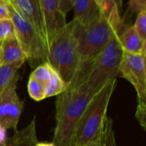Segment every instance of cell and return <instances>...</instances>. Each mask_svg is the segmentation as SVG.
Returning a JSON list of instances; mask_svg holds the SVG:
<instances>
[{
	"label": "cell",
	"mask_w": 146,
	"mask_h": 146,
	"mask_svg": "<svg viewBox=\"0 0 146 146\" xmlns=\"http://www.w3.org/2000/svg\"><path fill=\"white\" fill-rule=\"evenodd\" d=\"M135 30L142 40L146 39V8L137 15L135 23L133 24Z\"/></svg>",
	"instance_id": "cell-24"
},
{
	"label": "cell",
	"mask_w": 146,
	"mask_h": 146,
	"mask_svg": "<svg viewBox=\"0 0 146 146\" xmlns=\"http://www.w3.org/2000/svg\"><path fill=\"white\" fill-rule=\"evenodd\" d=\"M22 111H23V102L19 99L18 96L17 95L13 99V102L11 105V108L9 109L6 117V121L5 125V128L6 130L7 129L17 130Z\"/></svg>",
	"instance_id": "cell-17"
},
{
	"label": "cell",
	"mask_w": 146,
	"mask_h": 146,
	"mask_svg": "<svg viewBox=\"0 0 146 146\" xmlns=\"http://www.w3.org/2000/svg\"><path fill=\"white\" fill-rule=\"evenodd\" d=\"M16 36L15 26L11 17L0 20V42Z\"/></svg>",
	"instance_id": "cell-23"
},
{
	"label": "cell",
	"mask_w": 146,
	"mask_h": 146,
	"mask_svg": "<svg viewBox=\"0 0 146 146\" xmlns=\"http://www.w3.org/2000/svg\"><path fill=\"white\" fill-rule=\"evenodd\" d=\"M94 96L85 81L77 85H68L63 93L57 96L53 143L72 146L79 121Z\"/></svg>",
	"instance_id": "cell-1"
},
{
	"label": "cell",
	"mask_w": 146,
	"mask_h": 146,
	"mask_svg": "<svg viewBox=\"0 0 146 146\" xmlns=\"http://www.w3.org/2000/svg\"><path fill=\"white\" fill-rule=\"evenodd\" d=\"M119 40L124 52L142 54L143 40L140 39L133 25L122 23L118 32Z\"/></svg>",
	"instance_id": "cell-12"
},
{
	"label": "cell",
	"mask_w": 146,
	"mask_h": 146,
	"mask_svg": "<svg viewBox=\"0 0 146 146\" xmlns=\"http://www.w3.org/2000/svg\"><path fill=\"white\" fill-rule=\"evenodd\" d=\"M71 5L74 11L73 21L79 24H87L100 16L95 0H71Z\"/></svg>",
	"instance_id": "cell-11"
},
{
	"label": "cell",
	"mask_w": 146,
	"mask_h": 146,
	"mask_svg": "<svg viewBox=\"0 0 146 146\" xmlns=\"http://www.w3.org/2000/svg\"><path fill=\"white\" fill-rule=\"evenodd\" d=\"M116 86V79L108 83L89 102L75 132L72 146H81L96 139L108 119V108Z\"/></svg>",
	"instance_id": "cell-3"
},
{
	"label": "cell",
	"mask_w": 146,
	"mask_h": 146,
	"mask_svg": "<svg viewBox=\"0 0 146 146\" xmlns=\"http://www.w3.org/2000/svg\"><path fill=\"white\" fill-rule=\"evenodd\" d=\"M142 54L144 56L146 55V39L143 40V46H142Z\"/></svg>",
	"instance_id": "cell-31"
},
{
	"label": "cell",
	"mask_w": 146,
	"mask_h": 146,
	"mask_svg": "<svg viewBox=\"0 0 146 146\" xmlns=\"http://www.w3.org/2000/svg\"><path fill=\"white\" fill-rule=\"evenodd\" d=\"M81 146H117L114 139L112 120L108 118L101 135L95 140L84 143Z\"/></svg>",
	"instance_id": "cell-16"
},
{
	"label": "cell",
	"mask_w": 146,
	"mask_h": 146,
	"mask_svg": "<svg viewBox=\"0 0 146 146\" xmlns=\"http://www.w3.org/2000/svg\"><path fill=\"white\" fill-rule=\"evenodd\" d=\"M74 34L78 42L80 66L91 64L116 31L101 14L90 23L82 25L75 21ZM79 69V68H78Z\"/></svg>",
	"instance_id": "cell-5"
},
{
	"label": "cell",
	"mask_w": 146,
	"mask_h": 146,
	"mask_svg": "<svg viewBox=\"0 0 146 146\" xmlns=\"http://www.w3.org/2000/svg\"><path fill=\"white\" fill-rule=\"evenodd\" d=\"M7 140V135H6V129L0 125V144L5 143Z\"/></svg>",
	"instance_id": "cell-28"
},
{
	"label": "cell",
	"mask_w": 146,
	"mask_h": 146,
	"mask_svg": "<svg viewBox=\"0 0 146 146\" xmlns=\"http://www.w3.org/2000/svg\"><path fill=\"white\" fill-rule=\"evenodd\" d=\"M28 60L21 48L17 37H12L0 42V66L9 64H20Z\"/></svg>",
	"instance_id": "cell-10"
},
{
	"label": "cell",
	"mask_w": 146,
	"mask_h": 146,
	"mask_svg": "<svg viewBox=\"0 0 146 146\" xmlns=\"http://www.w3.org/2000/svg\"><path fill=\"white\" fill-rule=\"evenodd\" d=\"M68 87V84L60 78L58 73L53 70L50 82L46 85V96L52 97L63 93Z\"/></svg>",
	"instance_id": "cell-18"
},
{
	"label": "cell",
	"mask_w": 146,
	"mask_h": 146,
	"mask_svg": "<svg viewBox=\"0 0 146 146\" xmlns=\"http://www.w3.org/2000/svg\"><path fill=\"white\" fill-rule=\"evenodd\" d=\"M135 116L141 126L146 129V102H138Z\"/></svg>",
	"instance_id": "cell-25"
},
{
	"label": "cell",
	"mask_w": 146,
	"mask_h": 146,
	"mask_svg": "<svg viewBox=\"0 0 146 146\" xmlns=\"http://www.w3.org/2000/svg\"><path fill=\"white\" fill-rule=\"evenodd\" d=\"M35 146H57V145L53 143H46V142L40 143V142H38V143Z\"/></svg>",
	"instance_id": "cell-29"
},
{
	"label": "cell",
	"mask_w": 146,
	"mask_h": 146,
	"mask_svg": "<svg viewBox=\"0 0 146 146\" xmlns=\"http://www.w3.org/2000/svg\"><path fill=\"white\" fill-rule=\"evenodd\" d=\"M28 92L29 96L36 102H40L46 98V85L32 77H29L28 82Z\"/></svg>",
	"instance_id": "cell-20"
},
{
	"label": "cell",
	"mask_w": 146,
	"mask_h": 146,
	"mask_svg": "<svg viewBox=\"0 0 146 146\" xmlns=\"http://www.w3.org/2000/svg\"><path fill=\"white\" fill-rule=\"evenodd\" d=\"M22 65L20 64H9L0 66V96L15 78L18 74V70Z\"/></svg>",
	"instance_id": "cell-19"
},
{
	"label": "cell",
	"mask_w": 146,
	"mask_h": 146,
	"mask_svg": "<svg viewBox=\"0 0 146 146\" xmlns=\"http://www.w3.org/2000/svg\"><path fill=\"white\" fill-rule=\"evenodd\" d=\"M0 1L3 2V3H5V4H10L11 0H0Z\"/></svg>",
	"instance_id": "cell-32"
},
{
	"label": "cell",
	"mask_w": 146,
	"mask_h": 146,
	"mask_svg": "<svg viewBox=\"0 0 146 146\" xmlns=\"http://www.w3.org/2000/svg\"><path fill=\"white\" fill-rule=\"evenodd\" d=\"M127 10L122 18V23H126L128 19L134 15H137L140 11L146 8V0H129Z\"/></svg>",
	"instance_id": "cell-22"
},
{
	"label": "cell",
	"mask_w": 146,
	"mask_h": 146,
	"mask_svg": "<svg viewBox=\"0 0 146 146\" xmlns=\"http://www.w3.org/2000/svg\"><path fill=\"white\" fill-rule=\"evenodd\" d=\"M114 2L120 11V10L122 9V5H123V0H114Z\"/></svg>",
	"instance_id": "cell-30"
},
{
	"label": "cell",
	"mask_w": 146,
	"mask_h": 146,
	"mask_svg": "<svg viewBox=\"0 0 146 146\" xmlns=\"http://www.w3.org/2000/svg\"><path fill=\"white\" fill-rule=\"evenodd\" d=\"M9 17H10V13L7 7V4L0 1V20L9 18Z\"/></svg>",
	"instance_id": "cell-27"
},
{
	"label": "cell",
	"mask_w": 146,
	"mask_h": 146,
	"mask_svg": "<svg viewBox=\"0 0 146 146\" xmlns=\"http://www.w3.org/2000/svg\"><path fill=\"white\" fill-rule=\"evenodd\" d=\"M42 11L48 42L50 38L66 24V16L60 9L59 0H39Z\"/></svg>",
	"instance_id": "cell-9"
},
{
	"label": "cell",
	"mask_w": 146,
	"mask_h": 146,
	"mask_svg": "<svg viewBox=\"0 0 146 146\" xmlns=\"http://www.w3.org/2000/svg\"><path fill=\"white\" fill-rule=\"evenodd\" d=\"M123 52L118 32H115L90 64L85 83L93 95H96L119 75Z\"/></svg>",
	"instance_id": "cell-4"
},
{
	"label": "cell",
	"mask_w": 146,
	"mask_h": 146,
	"mask_svg": "<svg viewBox=\"0 0 146 146\" xmlns=\"http://www.w3.org/2000/svg\"><path fill=\"white\" fill-rule=\"evenodd\" d=\"M18 74L11 80L6 89L0 96V125L5 127L6 117L13 102V99L17 95V84L18 81Z\"/></svg>",
	"instance_id": "cell-15"
},
{
	"label": "cell",
	"mask_w": 146,
	"mask_h": 146,
	"mask_svg": "<svg viewBox=\"0 0 146 146\" xmlns=\"http://www.w3.org/2000/svg\"><path fill=\"white\" fill-rule=\"evenodd\" d=\"M47 63L69 85L80 65L72 21L66 23L50 38L47 45Z\"/></svg>",
	"instance_id": "cell-2"
},
{
	"label": "cell",
	"mask_w": 146,
	"mask_h": 146,
	"mask_svg": "<svg viewBox=\"0 0 146 146\" xmlns=\"http://www.w3.org/2000/svg\"><path fill=\"white\" fill-rule=\"evenodd\" d=\"M95 1L99 9L100 14L108 20L116 31H119L122 26V18L114 0H95Z\"/></svg>",
	"instance_id": "cell-14"
},
{
	"label": "cell",
	"mask_w": 146,
	"mask_h": 146,
	"mask_svg": "<svg viewBox=\"0 0 146 146\" xmlns=\"http://www.w3.org/2000/svg\"><path fill=\"white\" fill-rule=\"evenodd\" d=\"M7 7L15 26L16 37L28 60L32 62L31 64L35 62L40 64L47 62V46L43 39L11 3L7 4Z\"/></svg>",
	"instance_id": "cell-6"
},
{
	"label": "cell",
	"mask_w": 146,
	"mask_h": 146,
	"mask_svg": "<svg viewBox=\"0 0 146 146\" xmlns=\"http://www.w3.org/2000/svg\"><path fill=\"white\" fill-rule=\"evenodd\" d=\"M143 54L123 52L119 75L134 88L138 102H146V64Z\"/></svg>",
	"instance_id": "cell-7"
},
{
	"label": "cell",
	"mask_w": 146,
	"mask_h": 146,
	"mask_svg": "<svg viewBox=\"0 0 146 146\" xmlns=\"http://www.w3.org/2000/svg\"><path fill=\"white\" fill-rule=\"evenodd\" d=\"M52 71L53 70L51 67V65L47 62H46L41 64H39L35 69V70L31 73L30 77L34 78L37 81L46 85L51 80Z\"/></svg>",
	"instance_id": "cell-21"
},
{
	"label": "cell",
	"mask_w": 146,
	"mask_h": 146,
	"mask_svg": "<svg viewBox=\"0 0 146 146\" xmlns=\"http://www.w3.org/2000/svg\"><path fill=\"white\" fill-rule=\"evenodd\" d=\"M144 57H145V58H146V55H144Z\"/></svg>",
	"instance_id": "cell-33"
},
{
	"label": "cell",
	"mask_w": 146,
	"mask_h": 146,
	"mask_svg": "<svg viewBox=\"0 0 146 146\" xmlns=\"http://www.w3.org/2000/svg\"><path fill=\"white\" fill-rule=\"evenodd\" d=\"M35 123L36 119L34 117L28 125L20 131H17L10 139H7L0 146H35L38 143Z\"/></svg>",
	"instance_id": "cell-13"
},
{
	"label": "cell",
	"mask_w": 146,
	"mask_h": 146,
	"mask_svg": "<svg viewBox=\"0 0 146 146\" xmlns=\"http://www.w3.org/2000/svg\"><path fill=\"white\" fill-rule=\"evenodd\" d=\"M145 64H146V59H145Z\"/></svg>",
	"instance_id": "cell-34"
},
{
	"label": "cell",
	"mask_w": 146,
	"mask_h": 146,
	"mask_svg": "<svg viewBox=\"0 0 146 146\" xmlns=\"http://www.w3.org/2000/svg\"><path fill=\"white\" fill-rule=\"evenodd\" d=\"M59 4L61 11L65 16L70 10H72L71 0H59Z\"/></svg>",
	"instance_id": "cell-26"
},
{
	"label": "cell",
	"mask_w": 146,
	"mask_h": 146,
	"mask_svg": "<svg viewBox=\"0 0 146 146\" xmlns=\"http://www.w3.org/2000/svg\"><path fill=\"white\" fill-rule=\"evenodd\" d=\"M11 4L34 27L47 46V33L39 0H11Z\"/></svg>",
	"instance_id": "cell-8"
}]
</instances>
